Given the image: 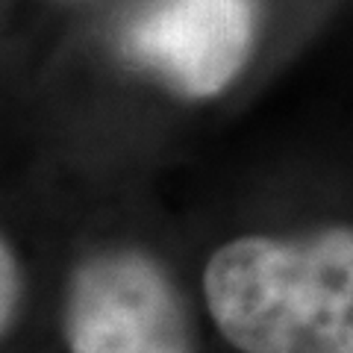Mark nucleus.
<instances>
[{
    "label": "nucleus",
    "mask_w": 353,
    "mask_h": 353,
    "mask_svg": "<svg viewBox=\"0 0 353 353\" xmlns=\"http://www.w3.org/2000/svg\"><path fill=\"white\" fill-rule=\"evenodd\" d=\"M15 303V265L9 259V250L3 248V321H9Z\"/></svg>",
    "instance_id": "4"
},
{
    "label": "nucleus",
    "mask_w": 353,
    "mask_h": 353,
    "mask_svg": "<svg viewBox=\"0 0 353 353\" xmlns=\"http://www.w3.org/2000/svg\"><path fill=\"white\" fill-rule=\"evenodd\" d=\"M218 330L245 353H353V230L236 239L206 265Z\"/></svg>",
    "instance_id": "1"
},
{
    "label": "nucleus",
    "mask_w": 353,
    "mask_h": 353,
    "mask_svg": "<svg viewBox=\"0 0 353 353\" xmlns=\"http://www.w3.org/2000/svg\"><path fill=\"white\" fill-rule=\"evenodd\" d=\"M253 0H148L124 30V50L192 97L221 92L248 59Z\"/></svg>",
    "instance_id": "2"
},
{
    "label": "nucleus",
    "mask_w": 353,
    "mask_h": 353,
    "mask_svg": "<svg viewBox=\"0 0 353 353\" xmlns=\"http://www.w3.org/2000/svg\"><path fill=\"white\" fill-rule=\"evenodd\" d=\"M71 353H189L180 303L136 253H112L77 274L68 306Z\"/></svg>",
    "instance_id": "3"
}]
</instances>
